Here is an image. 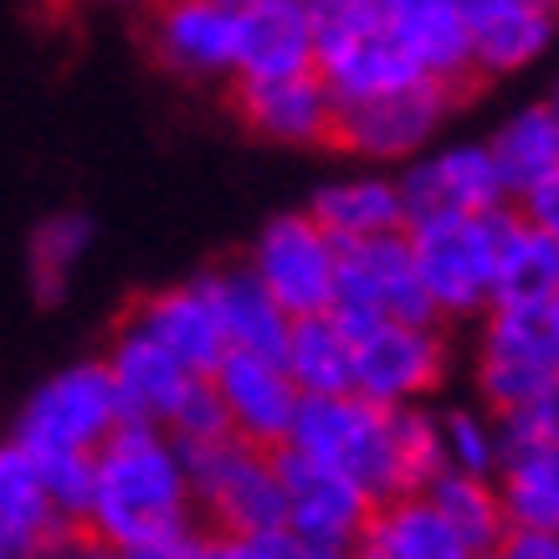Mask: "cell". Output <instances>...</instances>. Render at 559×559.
<instances>
[{"label": "cell", "instance_id": "obj_1", "mask_svg": "<svg viewBox=\"0 0 559 559\" xmlns=\"http://www.w3.org/2000/svg\"><path fill=\"white\" fill-rule=\"evenodd\" d=\"M186 534H195V498H190L175 441L154 426L123 421L93 457L87 539L108 544L119 555H144Z\"/></svg>", "mask_w": 559, "mask_h": 559}, {"label": "cell", "instance_id": "obj_2", "mask_svg": "<svg viewBox=\"0 0 559 559\" xmlns=\"http://www.w3.org/2000/svg\"><path fill=\"white\" fill-rule=\"evenodd\" d=\"M313 72L340 108L421 83L416 68L406 62V51L395 47L390 0H323V5H313Z\"/></svg>", "mask_w": 559, "mask_h": 559}, {"label": "cell", "instance_id": "obj_3", "mask_svg": "<svg viewBox=\"0 0 559 559\" xmlns=\"http://www.w3.org/2000/svg\"><path fill=\"white\" fill-rule=\"evenodd\" d=\"M186 467L195 509L216 524V539H257L288 528V498L277 457L257 452L247 441H205V447H175Z\"/></svg>", "mask_w": 559, "mask_h": 559}, {"label": "cell", "instance_id": "obj_4", "mask_svg": "<svg viewBox=\"0 0 559 559\" xmlns=\"http://www.w3.org/2000/svg\"><path fill=\"white\" fill-rule=\"evenodd\" d=\"M283 452L319 467H334L349 483L370 492L374 503L406 498L401 488V462H395V426L390 411L359 401V395H334V401H304L293 416V437Z\"/></svg>", "mask_w": 559, "mask_h": 559}, {"label": "cell", "instance_id": "obj_5", "mask_svg": "<svg viewBox=\"0 0 559 559\" xmlns=\"http://www.w3.org/2000/svg\"><path fill=\"white\" fill-rule=\"evenodd\" d=\"M123 426L119 390L108 380L103 359L72 365L51 374L36 390L26 411L16 416V447L32 462H62V457H98V447Z\"/></svg>", "mask_w": 559, "mask_h": 559}, {"label": "cell", "instance_id": "obj_6", "mask_svg": "<svg viewBox=\"0 0 559 559\" xmlns=\"http://www.w3.org/2000/svg\"><path fill=\"white\" fill-rule=\"evenodd\" d=\"M477 395L488 416L528 406L544 385L559 380V323L549 304H503L483 313L477 344Z\"/></svg>", "mask_w": 559, "mask_h": 559}, {"label": "cell", "instance_id": "obj_7", "mask_svg": "<svg viewBox=\"0 0 559 559\" xmlns=\"http://www.w3.org/2000/svg\"><path fill=\"white\" fill-rule=\"evenodd\" d=\"M492 216H426L406 226V247L437 319H477L492 308Z\"/></svg>", "mask_w": 559, "mask_h": 559}, {"label": "cell", "instance_id": "obj_8", "mask_svg": "<svg viewBox=\"0 0 559 559\" xmlns=\"http://www.w3.org/2000/svg\"><path fill=\"white\" fill-rule=\"evenodd\" d=\"M252 277L262 283L272 304L283 308L293 323L319 319L334 308V283H340V247L323 237L308 211L272 216L252 241L247 257Z\"/></svg>", "mask_w": 559, "mask_h": 559}, {"label": "cell", "instance_id": "obj_9", "mask_svg": "<svg viewBox=\"0 0 559 559\" xmlns=\"http://www.w3.org/2000/svg\"><path fill=\"white\" fill-rule=\"evenodd\" d=\"M329 313L349 334H365L374 323H437L421 293V277H416V262H411L406 231L340 247V283H334Z\"/></svg>", "mask_w": 559, "mask_h": 559}, {"label": "cell", "instance_id": "obj_10", "mask_svg": "<svg viewBox=\"0 0 559 559\" xmlns=\"http://www.w3.org/2000/svg\"><path fill=\"white\" fill-rule=\"evenodd\" d=\"M277 477L288 498V534L308 559H355V544L374 513V498L334 467L277 452Z\"/></svg>", "mask_w": 559, "mask_h": 559}, {"label": "cell", "instance_id": "obj_11", "mask_svg": "<svg viewBox=\"0 0 559 559\" xmlns=\"http://www.w3.org/2000/svg\"><path fill=\"white\" fill-rule=\"evenodd\" d=\"M447 380V334L437 323H374L355 334V395L380 411L421 406Z\"/></svg>", "mask_w": 559, "mask_h": 559}, {"label": "cell", "instance_id": "obj_12", "mask_svg": "<svg viewBox=\"0 0 559 559\" xmlns=\"http://www.w3.org/2000/svg\"><path fill=\"white\" fill-rule=\"evenodd\" d=\"M452 87L441 83H416L401 87V93H385V98L370 103H349L334 119V144H344L359 159H421L426 144L437 139V129L452 114Z\"/></svg>", "mask_w": 559, "mask_h": 559}, {"label": "cell", "instance_id": "obj_13", "mask_svg": "<svg viewBox=\"0 0 559 559\" xmlns=\"http://www.w3.org/2000/svg\"><path fill=\"white\" fill-rule=\"evenodd\" d=\"M150 51L159 68L190 83H216L237 78L241 62V5L231 0H180L154 11Z\"/></svg>", "mask_w": 559, "mask_h": 559}, {"label": "cell", "instance_id": "obj_14", "mask_svg": "<svg viewBox=\"0 0 559 559\" xmlns=\"http://www.w3.org/2000/svg\"><path fill=\"white\" fill-rule=\"evenodd\" d=\"M211 390H216L221 411L231 421V437L257 447V452H283L293 437V416L304 406V395L293 390L288 370L277 359H262V355H231L216 365L211 374Z\"/></svg>", "mask_w": 559, "mask_h": 559}, {"label": "cell", "instance_id": "obj_15", "mask_svg": "<svg viewBox=\"0 0 559 559\" xmlns=\"http://www.w3.org/2000/svg\"><path fill=\"white\" fill-rule=\"evenodd\" d=\"M401 195H406V216H492L503 211V180L492 170L488 144H441L421 154L406 175H401Z\"/></svg>", "mask_w": 559, "mask_h": 559}, {"label": "cell", "instance_id": "obj_16", "mask_svg": "<svg viewBox=\"0 0 559 559\" xmlns=\"http://www.w3.org/2000/svg\"><path fill=\"white\" fill-rule=\"evenodd\" d=\"M473 78H509L534 68L559 36V11L544 0H462Z\"/></svg>", "mask_w": 559, "mask_h": 559}, {"label": "cell", "instance_id": "obj_17", "mask_svg": "<svg viewBox=\"0 0 559 559\" xmlns=\"http://www.w3.org/2000/svg\"><path fill=\"white\" fill-rule=\"evenodd\" d=\"M123 323L139 329L144 340H154L170 359H180L195 380H211L221 359L231 355V349H226V334H221L216 308H211V298H205V288L195 277L180 283V288H159V293H150V298H139V304L123 313Z\"/></svg>", "mask_w": 559, "mask_h": 559}, {"label": "cell", "instance_id": "obj_18", "mask_svg": "<svg viewBox=\"0 0 559 559\" xmlns=\"http://www.w3.org/2000/svg\"><path fill=\"white\" fill-rule=\"evenodd\" d=\"M108 380L119 390V411L129 426H154L165 431L175 421V411L186 406V395L195 390V374L170 359L154 340H144L139 329L119 323L114 334V349H108Z\"/></svg>", "mask_w": 559, "mask_h": 559}, {"label": "cell", "instance_id": "obj_19", "mask_svg": "<svg viewBox=\"0 0 559 559\" xmlns=\"http://www.w3.org/2000/svg\"><path fill=\"white\" fill-rule=\"evenodd\" d=\"M231 108L252 134L272 139V144H334L340 103L329 98L319 72L272 78V83H237L231 87Z\"/></svg>", "mask_w": 559, "mask_h": 559}, {"label": "cell", "instance_id": "obj_20", "mask_svg": "<svg viewBox=\"0 0 559 559\" xmlns=\"http://www.w3.org/2000/svg\"><path fill=\"white\" fill-rule=\"evenodd\" d=\"M390 32L421 83H441L457 93L473 78L462 0H390Z\"/></svg>", "mask_w": 559, "mask_h": 559}, {"label": "cell", "instance_id": "obj_21", "mask_svg": "<svg viewBox=\"0 0 559 559\" xmlns=\"http://www.w3.org/2000/svg\"><path fill=\"white\" fill-rule=\"evenodd\" d=\"M298 72H313V5L247 0L237 83H272V78H298Z\"/></svg>", "mask_w": 559, "mask_h": 559}, {"label": "cell", "instance_id": "obj_22", "mask_svg": "<svg viewBox=\"0 0 559 559\" xmlns=\"http://www.w3.org/2000/svg\"><path fill=\"white\" fill-rule=\"evenodd\" d=\"M0 528L26 549V559H62L83 539V528L51 509L47 483L16 441H0Z\"/></svg>", "mask_w": 559, "mask_h": 559}, {"label": "cell", "instance_id": "obj_23", "mask_svg": "<svg viewBox=\"0 0 559 559\" xmlns=\"http://www.w3.org/2000/svg\"><path fill=\"white\" fill-rule=\"evenodd\" d=\"M308 216H313V226H319L334 247L401 237L411 226L401 180H390V175H355V180L323 186L319 195H313V205H308Z\"/></svg>", "mask_w": 559, "mask_h": 559}, {"label": "cell", "instance_id": "obj_24", "mask_svg": "<svg viewBox=\"0 0 559 559\" xmlns=\"http://www.w3.org/2000/svg\"><path fill=\"white\" fill-rule=\"evenodd\" d=\"M211 298L221 319V334H226V349L237 355H262V359H283V344H288L293 319L272 304L262 283L252 277L247 262H231V267H211L195 277Z\"/></svg>", "mask_w": 559, "mask_h": 559}, {"label": "cell", "instance_id": "obj_25", "mask_svg": "<svg viewBox=\"0 0 559 559\" xmlns=\"http://www.w3.org/2000/svg\"><path fill=\"white\" fill-rule=\"evenodd\" d=\"M277 365L288 370L293 390H298L304 401L355 395V334H349L334 313H319V319L293 323Z\"/></svg>", "mask_w": 559, "mask_h": 559}, {"label": "cell", "instance_id": "obj_26", "mask_svg": "<svg viewBox=\"0 0 559 559\" xmlns=\"http://www.w3.org/2000/svg\"><path fill=\"white\" fill-rule=\"evenodd\" d=\"M355 559H473L462 549V539L441 524V513L416 498H390L374 503L370 524L355 544Z\"/></svg>", "mask_w": 559, "mask_h": 559}, {"label": "cell", "instance_id": "obj_27", "mask_svg": "<svg viewBox=\"0 0 559 559\" xmlns=\"http://www.w3.org/2000/svg\"><path fill=\"white\" fill-rule=\"evenodd\" d=\"M559 288V247L528 231L519 211H498L492 226V308L503 304H549Z\"/></svg>", "mask_w": 559, "mask_h": 559}, {"label": "cell", "instance_id": "obj_28", "mask_svg": "<svg viewBox=\"0 0 559 559\" xmlns=\"http://www.w3.org/2000/svg\"><path fill=\"white\" fill-rule=\"evenodd\" d=\"M492 170L503 180V195L519 201L528 190L559 175V123L549 114V103H528V108H513L509 119L492 129L488 139Z\"/></svg>", "mask_w": 559, "mask_h": 559}, {"label": "cell", "instance_id": "obj_29", "mask_svg": "<svg viewBox=\"0 0 559 559\" xmlns=\"http://www.w3.org/2000/svg\"><path fill=\"white\" fill-rule=\"evenodd\" d=\"M421 498L441 513V524L457 534L462 549L473 559L503 549V539H509V513H503V498H498V483H492V477L441 473Z\"/></svg>", "mask_w": 559, "mask_h": 559}, {"label": "cell", "instance_id": "obj_30", "mask_svg": "<svg viewBox=\"0 0 559 559\" xmlns=\"http://www.w3.org/2000/svg\"><path fill=\"white\" fill-rule=\"evenodd\" d=\"M492 483L509 534H559V452H509Z\"/></svg>", "mask_w": 559, "mask_h": 559}, {"label": "cell", "instance_id": "obj_31", "mask_svg": "<svg viewBox=\"0 0 559 559\" xmlns=\"http://www.w3.org/2000/svg\"><path fill=\"white\" fill-rule=\"evenodd\" d=\"M87 241H93V221L87 216L62 211V216L36 221L32 247H26V277H32V298L41 308L62 304V293L72 283V267L87 252Z\"/></svg>", "mask_w": 559, "mask_h": 559}, {"label": "cell", "instance_id": "obj_32", "mask_svg": "<svg viewBox=\"0 0 559 559\" xmlns=\"http://www.w3.org/2000/svg\"><path fill=\"white\" fill-rule=\"evenodd\" d=\"M441 441V467L462 477H498L503 467V437H498V416L483 406H452L437 416Z\"/></svg>", "mask_w": 559, "mask_h": 559}, {"label": "cell", "instance_id": "obj_33", "mask_svg": "<svg viewBox=\"0 0 559 559\" xmlns=\"http://www.w3.org/2000/svg\"><path fill=\"white\" fill-rule=\"evenodd\" d=\"M498 437H503V457L509 452H559V380L544 385L528 406L498 416Z\"/></svg>", "mask_w": 559, "mask_h": 559}, {"label": "cell", "instance_id": "obj_34", "mask_svg": "<svg viewBox=\"0 0 559 559\" xmlns=\"http://www.w3.org/2000/svg\"><path fill=\"white\" fill-rule=\"evenodd\" d=\"M165 437H170L175 447H205V441L231 437V421H226V411H221L211 380H195V390L186 395V406L175 411V421L165 426Z\"/></svg>", "mask_w": 559, "mask_h": 559}, {"label": "cell", "instance_id": "obj_35", "mask_svg": "<svg viewBox=\"0 0 559 559\" xmlns=\"http://www.w3.org/2000/svg\"><path fill=\"white\" fill-rule=\"evenodd\" d=\"M211 559H308L304 544L283 534H257V539H211Z\"/></svg>", "mask_w": 559, "mask_h": 559}, {"label": "cell", "instance_id": "obj_36", "mask_svg": "<svg viewBox=\"0 0 559 559\" xmlns=\"http://www.w3.org/2000/svg\"><path fill=\"white\" fill-rule=\"evenodd\" d=\"M519 221L528 231H539L549 247H559V175H549L528 195H519Z\"/></svg>", "mask_w": 559, "mask_h": 559}, {"label": "cell", "instance_id": "obj_37", "mask_svg": "<svg viewBox=\"0 0 559 559\" xmlns=\"http://www.w3.org/2000/svg\"><path fill=\"white\" fill-rule=\"evenodd\" d=\"M509 559H559V534H509L503 539Z\"/></svg>", "mask_w": 559, "mask_h": 559}, {"label": "cell", "instance_id": "obj_38", "mask_svg": "<svg viewBox=\"0 0 559 559\" xmlns=\"http://www.w3.org/2000/svg\"><path fill=\"white\" fill-rule=\"evenodd\" d=\"M123 559H211V539L195 528V534H186V539L159 544V549H144V555H123Z\"/></svg>", "mask_w": 559, "mask_h": 559}, {"label": "cell", "instance_id": "obj_39", "mask_svg": "<svg viewBox=\"0 0 559 559\" xmlns=\"http://www.w3.org/2000/svg\"><path fill=\"white\" fill-rule=\"evenodd\" d=\"M62 559H123V555H119V549H108V544H98V539H87V534H83V539L72 544V549H68Z\"/></svg>", "mask_w": 559, "mask_h": 559}, {"label": "cell", "instance_id": "obj_40", "mask_svg": "<svg viewBox=\"0 0 559 559\" xmlns=\"http://www.w3.org/2000/svg\"><path fill=\"white\" fill-rule=\"evenodd\" d=\"M0 559H26V549H21V544L5 534V528H0Z\"/></svg>", "mask_w": 559, "mask_h": 559}, {"label": "cell", "instance_id": "obj_41", "mask_svg": "<svg viewBox=\"0 0 559 559\" xmlns=\"http://www.w3.org/2000/svg\"><path fill=\"white\" fill-rule=\"evenodd\" d=\"M549 313H555V323H559V288H555V298H549Z\"/></svg>", "mask_w": 559, "mask_h": 559}, {"label": "cell", "instance_id": "obj_42", "mask_svg": "<svg viewBox=\"0 0 559 559\" xmlns=\"http://www.w3.org/2000/svg\"><path fill=\"white\" fill-rule=\"evenodd\" d=\"M477 559H509V555H503V549H492V555H477Z\"/></svg>", "mask_w": 559, "mask_h": 559}]
</instances>
